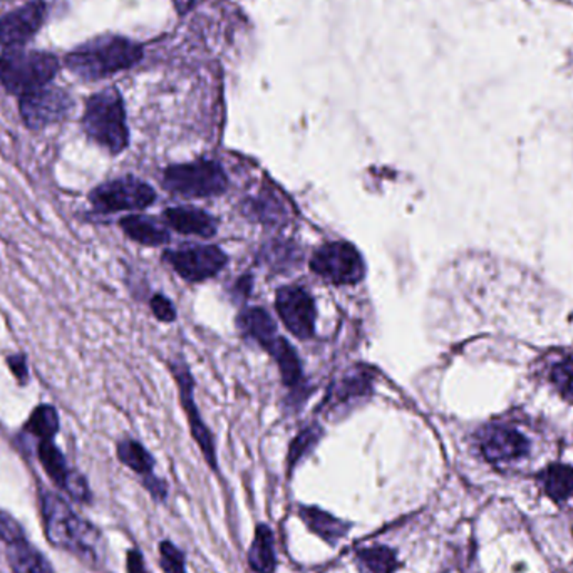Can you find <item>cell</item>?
I'll use <instances>...</instances> for the list:
<instances>
[{"label":"cell","mask_w":573,"mask_h":573,"mask_svg":"<svg viewBox=\"0 0 573 573\" xmlns=\"http://www.w3.org/2000/svg\"><path fill=\"white\" fill-rule=\"evenodd\" d=\"M143 57V49L136 42L105 36L84 42L66 57L71 73L83 79H101L133 67Z\"/></svg>","instance_id":"6da1fadb"},{"label":"cell","mask_w":573,"mask_h":573,"mask_svg":"<svg viewBox=\"0 0 573 573\" xmlns=\"http://www.w3.org/2000/svg\"><path fill=\"white\" fill-rule=\"evenodd\" d=\"M42 518L49 542L79 557L93 558L99 533L81 520L61 496L53 493L42 496Z\"/></svg>","instance_id":"7a4b0ae2"},{"label":"cell","mask_w":573,"mask_h":573,"mask_svg":"<svg viewBox=\"0 0 573 573\" xmlns=\"http://www.w3.org/2000/svg\"><path fill=\"white\" fill-rule=\"evenodd\" d=\"M84 131L109 153H121L129 141L125 106L116 89H106L89 97L83 118Z\"/></svg>","instance_id":"3957f363"},{"label":"cell","mask_w":573,"mask_h":573,"mask_svg":"<svg viewBox=\"0 0 573 573\" xmlns=\"http://www.w3.org/2000/svg\"><path fill=\"white\" fill-rule=\"evenodd\" d=\"M57 71L59 61L53 54L14 47L0 56V84L11 94L26 96L42 89Z\"/></svg>","instance_id":"277c9868"},{"label":"cell","mask_w":573,"mask_h":573,"mask_svg":"<svg viewBox=\"0 0 573 573\" xmlns=\"http://www.w3.org/2000/svg\"><path fill=\"white\" fill-rule=\"evenodd\" d=\"M481 455L495 468H520L533 455V438L517 421H498L483 427L478 435Z\"/></svg>","instance_id":"5b68a950"},{"label":"cell","mask_w":573,"mask_h":573,"mask_svg":"<svg viewBox=\"0 0 573 573\" xmlns=\"http://www.w3.org/2000/svg\"><path fill=\"white\" fill-rule=\"evenodd\" d=\"M163 187L187 199H209L225 193L229 178L217 161L197 159L167 168L163 173Z\"/></svg>","instance_id":"8992f818"},{"label":"cell","mask_w":573,"mask_h":573,"mask_svg":"<svg viewBox=\"0 0 573 573\" xmlns=\"http://www.w3.org/2000/svg\"><path fill=\"white\" fill-rule=\"evenodd\" d=\"M311 269L333 285H354L365 277L363 255L349 241H331L317 249Z\"/></svg>","instance_id":"52a82bcc"},{"label":"cell","mask_w":573,"mask_h":573,"mask_svg":"<svg viewBox=\"0 0 573 573\" xmlns=\"http://www.w3.org/2000/svg\"><path fill=\"white\" fill-rule=\"evenodd\" d=\"M157 200L155 189L133 177L118 178L103 183L91 191L94 207L106 213L145 210Z\"/></svg>","instance_id":"ba28073f"},{"label":"cell","mask_w":573,"mask_h":573,"mask_svg":"<svg viewBox=\"0 0 573 573\" xmlns=\"http://www.w3.org/2000/svg\"><path fill=\"white\" fill-rule=\"evenodd\" d=\"M165 261L187 281L211 279L227 265L225 251L215 245H193L165 253Z\"/></svg>","instance_id":"9c48e42d"},{"label":"cell","mask_w":573,"mask_h":573,"mask_svg":"<svg viewBox=\"0 0 573 573\" xmlns=\"http://www.w3.org/2000/svg\"><path fill=\"white\" fill-rule=\"evenodd\" d=\"M73 109L71 96L59 87H42L21 97V115L31 129H41L64 119Z\"/></svg>","instance_id":"30bf717a"},{"label":"cell","mask_w":573,"mask_h":573,"mask_svg":"<svg viewBox=\"0 0 573 573\" xmlns=\"http://www.w3.org/2000/svg\"><path fill=\"white\" fill-rule=\"evenodd\" d=\"M275 309L281 322L299 339H311L315 331V303L312 295L299 285L281 287Z\"/></svg>","instance_id":"8fae6325"},{"label":"cell","mask_w":573,"mask_h":573,"mask_svg":"<svg viewBox=\"0 0 573 573\" xmlns=\"http://www.w3.org/2000/svg\"><path fill=\"white\" fill-rule=\"evenodd\" d=\"M169 367H171V374L175 377L178 387H179V399H181V406H183V411H185V414L188 417L191 436L197 441V445L201 449L205 459L209 461L211 469H217L215 441H213V436H211L209 427H207V425L203 423V419L200 416L199 407H197L195 397H193V389H195L193 377L189 374L187 364H183L181 361L173 363Z\"/></svg>","instance_id":"7c38bea8"},{"label":"cell","mask_w":573,"mask_h":573,"mask_svg":"<svg viewBox=\"0 0 573 573\" xmlns=\"http://www.w3.org/2000/svg\"><path fill=\"white\" fill-rule=\"evenodd\" d=\"M46 19V4L34 0L21 9L0 17V46L14 49L29 41L41 29Z\"/></svg>","instance_id":"4fadbf2b"},{"label":"cell","mask_w":573,"mask_h":573,"mask_svg":"<svg viewBox=\"0 0 573 573\" xmlns=\"http://www.w3.org/2000/svg\"><path fill=\"white\" fill-rule=\"evenodd\" d=\"M265 351L275 359V363L279 365L283 384L291 389L293 396H302L303 389H305L302 363L292 345L279 335Z\"/></svg>","instance_id":"5bb4252c"},{"label":"cell","mask_w":573,"mask_h":573,"mask_svg":"<svg viewBox=\"0 0 573 573\" xmlns=\"http://www.w3.org/2000/svg\"><path fill=\"white\" fill-rule=\"evenodd\" d=\"M165 221L183 235H197L205 239L213 237L219 229L211 215L197 209H168L165 211Z\"/></svg>","instance_id":"9a60e30c"},{"label":"cell","mask_w":573,"mask_h":573,"mask_svg":"<svg viewBox=\"0 0 573 573\" xmlns=\"http://www.w3.org/2000/svg\"><path fill=\"white\" fill-rule=\"evenodd\" d=\"M299 517L309 527V530L322 538L329 545H335L347 537L349 530L353 528L351 523L335 518L331 513L321 510L317 506H301Z\"/></svg>","instance_id":"2e32d148"},{"label":"cell","mask_w":573,"mask_h":573,"mask_svg":"<svg viewBox=\"0 0 573 573\" xmlns=\"http://www.w3.org/2000/svg\"><path fill=\"white\" fill-rule=\"evenodd\" d=\"M239 327L245 337L255 341L257 344L267 349L279 337L277 325L273 322L271 313L261 307H251L240 313Z\"/></svg>","instance_id":"e0dca14e"},{"label":"cell","mask_w":573,"mask_h":573,"mask_svg":"<svg viewBox=\"0 0 573 573\" xmlns=\"http://www.w3.org/2000/svg\"><path fill=\"white\" fill-rule=\"evenodd\" d=\"M249 565L255 573H273L277 568V557H275V543L271 527L259 525L255 528V537L249 550Z\"/></svg>","instance_id":"ac0fdd59"},{"label":"cell","mask_w":573,"mask_h":573,"mask_svg":"<svg viewBox=\"0 0 573 573\" xmlns=\"http://www.w3.org/2000/svg\"><path fill=\"white\" fill-rule=\"evenodd\" d=\"M121 229L131 240L148 247L165 245L169 241V233L158 221L143 215H129L121 220Z\"/></svg>","instance_id":"d6986e66"},{"label":"cell","mask_w":573,"mask_h":573,"mask_svg":"<svg viewBox=\"0 0 573 573\" xmlns=\"http://www.w3.org/2000/svg\"><path fill=\"white\" fill-rule=\"evenodd\" d=\"M7 560L14 573H54L44 555L26 542V538L9 545Z\"/></svg>","instance_id":"ffe728a7"},{"label":"cell","mask_w":573,"mask_h":573,"mask_svg":"<svg viewBox=\"0 0 573 573\" xmlns=\"http://www.w3.org/2000/svg\"><path fill=\"white\" fill-rule=\"evenodd\" d=\"M543 490L558 505L573 501V468L567 465H552L540 475Z\"/></svg>","instance_id":"44dd1931"},{"label":"cell","mask_w":573,"mask_h":573,"mask_svg":"<svg viewBox=\"0 0 573 573\" xmlns=\"http://www.w3.org/2000/svg\"><path fill=\"white\" fill-rule=\"evenodd\" d=\"M355 563L361 573H394L399 568L396 552L384 545L359 550Z\"/></svg>","instance_id":"7402d4cb"},{"label":"cell","mask_w":573,"mask_h":573,"mask_svg":"<svg viewBox=\"0 0 573 573\" xmlns=\"http://www.w3.org/2000/svg\"><path fill=\"white\" fill-rule=\"evenodd\" d=\"M118 458L128 468L133 469L138 475H153L155 459L148 453L143 445L133 439H126L118 445Z\"/></svg>","instance_id":"603a6c76"},{"label":"cell","mask_w":573,"mask_h":573,"mask_svg":"<svg viewBox=\"0 0 573 573\" xmlns=\"http://www.w3.org/2000/svg\"><path fill=\"white\" fill-rule=\"evenodd\" d=\"M39 459L49 478L64 490L71 471L67 469L63 453L56 448L51 441H42L39 445Z\"/></svg>","instance_id":"cb8c5ba5"},{"label":"cell","mask_w":573,"mask_h":573,"mask_svg":"<svg viewBox=\"0 0 573 573\" xmlns=\"http://www.w3.org/2000/svg\"><path fill=\"white\" fill-rule=\"evenodd\" d=\"M26 429L34 436L41 438L42 441H51L54 438V435L57 433V429H59L57 411L54 409V406H49V404L36 407V411L32 413L31 419H29Z\"/></svg>","instance_id":"d4e9b609"},{"label":"cell","mask_w":573,"mask_h":573,"mask_svg":"<svg viewBox=\"0 0 573 573\" xmlns=\"http://www.w3.org/2000/svg\"><path fill=\"white\" fill-rule=\"evenodd\" d=\"M322 435V427L317 426V425L307 426L297 435V438L291 443L289 456H287V463H289L291 471H293V468L319 445Z\"/></svg>","instance_id":"484cf974"},{"label":"cell","mask_w":573,"mask_h":573,"mask_svg":"<svg viewBox=\"0 0 573 573\" xmlns=\"http://www.w3.org/2000/svg\"><path fill=\"white\" fill-rule=\"evenodd\" d=\"M550 377L563 396L573 401V355L557 361L550 371Z\"/></svg>","instance_id":"4316f807"},{"label":"cell","mask_w":573,"mask_h":573,"mask_svg":"<svg viewBox=\"0 0 573 573\" xmlns=\"http://www.w3.org/2000/svg\"><path fill=\"white\" fill-rule=\"evenodd\" d=\"M159 563L165 573H187L185 555L175 543L168 540L159 545Z\"/></svg>","instance_id":"83f0119b"},{"label":"cell","mask_w":573,"mask_h":573,"mask_svg":"<svg viewBox=\"0 0 573 573\" xmlns=\"http://www.w3.org/2000/svg\"><path fill=\"white\" fill-rule=\"evenodd\" d=\"M369 386H371V377L364 373L347 377L333 396L335 403H345L351 397L365 396L369 393Z\"/></svg>","instance_id":"f1b7e54d"},{"label":"cell","mask_w":573,"mask_h":573,"mask_svg":"<svg viewBox=\"0 0 573 573\" xmlns=\"http://www.w3.org/2000/svg\"><path fill=\"white\" fill-rule=\"evenodd\" d=\"M0 540L7 545L24 540L21 525L5 511H0Z\"/></svg>","instance_id":"f546056e"},{"label":"cell","mask_w":573,"mask_h":573,"mask_svg":"<svg viewBox=\"0 0 573 573\" xmlns=\"http://www.w3.org/2000/svg\"><path fill=\"white\" fill-rule=\"evenodd\" d=\"M64 490L67 491L74 500L81 501V503H86V501H89V498H91L87 483L77 473H69V478L66 481Z\"/></svg>","instance_id":"4dcf8cb0"},{"label":"cell","mask_w":573,"mask_h":573,"mask_svg":"<svg viewBox=\"0 0 573 573\" xmlns=\"http://www.w3.org/2000/svg\"><path fill=\"white\" fill-rule=\"evenodd\" d=\"M149 305H151V311L155 312V315L161 322H173L177 319V311H175L173 303L169 302V299H167V297L155 295L151 299Z\"/></svg>","instance_id":"1f68e13d"},{"label":"cell","mask_w":573,"mask_h":573,"mask_svg":"<svg viewBox=\"0 0 573 573\" xmlns=\"http://www.w3.org/2000/svg\"><path fill=\"white\" fill-rule=\"evenodd\" d=\"M143 485H145V488L151 493V496H153V498H157V500H165V498H167V483L163 480H159V478H157L155 475L143 476Z\"/></svg>","instance_id":"d6a6232c"},{"label":"cell","mask_w":573,"mask_h":573,"mask_svg":"<svg viewBox=\"0 0 573 573\" xmlns=\"http://www.w3.org/2000/svg\"><path fill=\"white\" fill-rule=\"evenodd\" d=\"M128 573H147L143 555L138 550L128 553Z\"/></svg>","instance_id":"836d02e7"},{"label":"cell","mask_w":573,"mask_h":573,"mask_svg":"<svg viewBox=\"0 0 573 573\" xmlns=\"http://www.w3.org/2000/svg\"><path fill=\"white\" fill-rule=\"evenodd\" d=\"M9 365H11V371L15 374L17 379H21V383H24L27 379V365H26V359L22 355H14L9 359Z\"/></svg>","instance_id":"e575fe53"}]
</instances>
